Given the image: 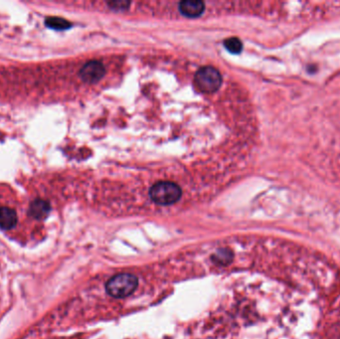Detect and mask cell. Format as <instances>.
Segmentation results:
<instances>
[{
	"label": "cell",
	"instance_id": "obj_9",
	"mask_svg": "<svg viewBox=\"0 0 340 339\" xmlns=\"http://www.w3.org/2000/svg\"><path fill=\"white\" fill-rule=\"evenodd\" d=\"M224 46L232 54H239L242 51V42L238 38H229L225 40Z\"/></svg>",
	"mask_w": 340,
	"mask_h": 339
},
{
	"label": "cell",
	"instance_id": "obj_10",
	"mask_svg": "<svg viewBox=\"0 0 340 339\" xmlns=\"http://www.w3.org/2000/svg\"><path fill=\"white\" fill-rule=\"evenodd\" d=\"M130 3L127 2V1H114V2H110L109 5L112 6V8L113 9H123V8H127V6L129 5Z\"/></svg>",
	"mask_w": 340,
	"mask_h": 339
},
{
	"label": "cell",
	"instance_id": "obj_3",
	"mask_svg": "<svg viewBox=\"0 0 340 339\" xmlns=\"http://www.w3.org/2000/svg\"><path fill=\"white\" fill-rule=\"evenodd\" d=\"M221 73L214 67L205 66L199 69L195 74V83L204 93H214L222 85Z\"/></svg>",
	"mask_w": 340,
	"mask_h": 339
},
{
	"label": "cell",
	"instance_id": "obj_4",
	"mask_svg": "<svg viewBox=\"0 0 340 339\" xmlns=\"http://www.w3.org/2000/svg\"><path fill=\"white\" fill-rule=\"evenodd\" d=\"M106 74V68L103 65V63L99 62V61H91L86 63L79 75L80 78L89 84L92 83H97L99 80H101L104 76Z\"/></svg>",
	"mask_w": 340,
	"mask_h": 339
},
{
	"label": "cell",
	"instance_id": "obj_1",
	"mask_svg": "<svg viewBox=\"0 0 340 339\" xmlns=\"http://www.w3.org/2000/svg\"><path fill=\"white\" fill-rule=\"evenodd\" d=\"M139 280L130 274H118L109 280L106 290L115 299H123L129 297L138 288Z\"/></svg>",
	"mask_w": 340,
	"mask_h": 339
},
{
	"label": "cell",
	"instance_id": "obj_2",
	"mask_svg": "<svg viewBox=\"0 0 340 339\" xmlns=\"http://www.w3.org/2000/svg\"><path fill=\"white\" fill-rule=\"evenodd\" d=\"M151 200L160 206H169L176 203L182 195L181 188L173 182L161 181L155 183L150 192Z\"/></svg>",
	"mask_w": 340,
	"mask_h": 339
},
{
	"label": "cell",
	"instance_id": "obj_8",
	"mask_svg": "<svg viewBox=\"0 0 340 339\" xmlns=\"http://www.w3.org/2000/svg\"><path fill=\"white\" fill-rule=\"evenodd\" d=\"M45 24L47 27L59 31L67 30L72 27V23L61 17H48L45 20Z\"/></svg>",
	"mask_w": 340,
	"mask_h": 339
},
{
	"label": "cell",
	"instance_id": "obj_7",
	"mask_svg": "<svg viewBox=\"0 0 340 339\" xmlns=\"http://www.w3.org/2000/svg\"><path fill=\"white\" fill-rule=\"evenodd\" d=\"M17 224V214L9 207H0V228L10 230Z\"/></svg>",
	"mask_w": 340,
	"mask_h": 339
},
{
	"label": "cell",
	"instance_id": "obj_5",
	"mask_svg": "<svg viewBox=\"0 0 340 339\" xmlns=\"http://www.w3.org/2000/svg\"><path fill=\"white\" fill-rule=\"evenodd\" d=\"M180 12L189 18L199 17L205 10V3L199 0H186L179 3Z\"/></svg>",
	"mask_w": 340,
	"mask_h": 339
},
{
	"label": "cell",
	"instance_id": "obj_6",
	"mask_svg": "<svg viewBox=\"0 0 340 339\" xmlns=\"http://www.w3.org/2000/svg\"><path fill=\"white\" fill-rule=\"evenodd\" d=\"M50 204L43 199H35L31 202L29 207V214L35 219H43L50 212Z\"/></svg>",
	"mask_w": 340,
	"mask_h": 339
}]
</instances>
